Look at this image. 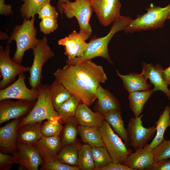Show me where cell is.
<instances>
[{
	"mask_svg": "<svg viewBox=\"0 0 170 170\" xmlns=\"http://www.w3.org/2000/svg\"><path fill=\"white\" fill-rule=\"evenodd\" d=\"M25 79L24 73H21L13 83L1 89L0 91V101L10 99L36 101L38 96V89L28 88Z\"/></svg>",
	"mask_w": 170,
	"mask_h": 170,
	"instance_id": "obj_11",
	"label": "cell"
},
{
	"mask_svg": "<svg viewBox=\"0 0 170 170\" xmlns=\"http://www.w3.org/2000/svg\"><path fill=\"white\" fill-rule=\"evenodd\" d=\"M58 44L64 47V54L69 60L81 56L88 46L85 40L75 30L68 36L60 39Z\"/></svg>",
	"mask_w": 170,
	"mask_h": 170,
	"instance_id": "obj_18",
	"label": "cell"
},
{
	"mask_svg": "<svg viewBox=\"0 0 170 170\" xmlns=\"http://www.w3.org/2000/svg\"><path fill=\"white\" fill-rule=\"evenodd\" d=\"M38 89L37 101L31 111L21 120L19 127L30 123L41 122L45 120H60L53 105L49 85L41 84Z\"/></svg>",
	"mask_w": 170,
	"mask_h": 170,
	"instance_id": "obj_4",
	"label": "cell"
},
{
	"mask_svg": "<svg viewBox=\"0 0 170 170\" xmlns=\"http://www.w3.org/2000/svg\"><path fill=\"white\" fill-rule=\"evenodd\" d=\"M10 47L7 45L4 49L0 46V72L2 79L0 88L3 89L12 82L15 77L22 73L30 71V67L24 66L14 62L9 56Z\"/></svg>",
	"mask_w": 170,
	"mask_h": 170,
	"instance_id": "obj_9",
	"label": "cell"
},
{
	"mask_svg": "<svg viewBox=\"0 0 170 170\" xmlns=\"http://www.w3.org/2000/svg\"><path fill=\"white\" fill-rule=\"evenodd\" d=\"M152 150L155 162L162 159L170 158V139L165 140Z\"/></svg>",
	"mask_w": 170,
	"mask_h": 170,
	"instance_id": "obj_36",
	"label": "cell"
},
{
	"mask_svg": "<svg viewBox=\"0 0 170 170\" xmlns=\"http://www.w3.org/2000/svg\"><path fill=\"white\" fill-rule=\"evenodd\" d=\"M105 120L114 131L126 143L129 141L127 130L124 127L120 110L110 111L103 114Z\"/></svg>",
	"mask_w": 170,
	"mask_h": 170,
	"instance_id": "obj_25",
	"label": "cell"
},
{
	"mask_svg": "<svg viewBox=\"0 0 170 170\" xmlns=\"http://www.w3.org/2000/svg\"><path fill=\"white\" fill-rule=\"evenodd\" d=\"M105 145L113 162L125 164L128 156L132 153L122 139L105 120L99 128Z\"/></svg>",
	"mask_w": 170,
	"mask_h": 170,
	"instance_id": "obj_7",
	"label": "cell"
},
{
	"mask_svg": "<svg viewBox=\"0 0 170 170\" xmlns=\"http://www.w3.org/2000/svg\"><path fill=\"white\" fill-rule=\"evenodd\" d=\"M35 17L31 19H24L21 25L16 26L7 43L15 41L16 49L12 59L15 62L21 64L25 52L32 49L39 39L36 37L37 31L34 26Z\"/></svg>",
	"mask_w": 170,
	"mask_h": 170,
	"instance_id": "obj_3",
	"label": "cell"
},
{
	"mask_svg": "<svg viewBox=\"0 0 170 170\" xmlns=\"http://www.w3.org/2000/svg\"><path fill=\"white\" fill-rule=\"evenodd\" d=\"M78 134L83 141L91 147H105L99 128L79 125Z\"/></svg>",
	"mask_w": 170,
	"mask_h": 170,
	"instance_id": "obj_26",
	"label": "cell"
},
{
	"mask_svg": "<svg viewBox=\"0 0 170 170\" xmlns=\"http://www.w3.org/2000/svg\"><path fill=\"white\" fill-rule=\"evenodd\" d=\"M5 1V0H0V14L8 15L12 14V7L9 4H6Z\"/></svg>",
	"mask_w": 170,
	"mask_h": 170,
	"instance_id": "obj_43",
	"label": "cell"
},
{
	"mask_svg": "<svg viewBox=\"0 0 170 170\" xmlns=\"http://www.w3.org/2000/svg\"><path fill=\"white\" fill-rule=\"evenodd\" d=\"M99 111L103 114L107 112L120 110L118 99L109 91L99 85L96 92Z\"/></svg>",
	"mask_w": 170,
	"mask_h": 170,
	"instance_id": "obj_23",
	"label": "cell"
},
{
	"mask_svg": "<svg viewBox=\"0 0 170 170\" xmlns=\"http://www.w3.org/2000/svg\"><path fill=\"white\" fill-rule=\"evenodd\" d=\"M18 164V162L14 156L9 155L0 152V169L6 170L10 169L11 165Z\"/></svg>",
	"mask_w": 170,
	"mask_h": 170,
	"instance_id": "obj_40",
	"label": "cell"
},
{
	"mask_svg": "<svg viewBox=\"0 0 170 170\" xmlns=\"http://www.w3.org/2000/svg\"><path fill=\"white\" fill-rule=\"evenodd\" d=\"M49 87L53 106L57 111L61 105L72 96L70 93L58 80L55 79Z\"/></svg>",
	"mask_w": 170,
	"mask_h": 170,
	"instance_id": "obj_28",
	"label": "cell"
},
{
	"mask_svg": "<svg viewBox=\"0 0 170 170\" xmlns=\"http://www.w3.org/2000/svg\"><path fill=\"white\" fill-rule=\"evenodd\" d=\"M156 135L151 143L145 147L153 150L165 139L164 136L167 128L170 127V107L167 105L156 122Z\"/></svg>",
	"mask_w": 170,
	"mask_h": 170,
	"instance_id": "obj_24",
	"label": "cell"
},
{
	"mask_svg": "<svg viewBox=\"0 0 170 170\" xmlns=\"http://www.w3.org/2000/svg\"><path fill=\"white\" fill-rule=\"evenodd\" d=\"M57 8L61 14L64 13L67 18L75 17L79 26V34L85 40L89 38L92 31L89 23L93 12L90 0L69 1L57 6Z\"/></svg>",
	"mask_w": 170,
	"mask_h": 170,
	"instance_id": "obj_6",
	"label": "cell"
},
{
	"mask_svg": "<svg viewBox=\"0 0 170 170\" xmlns=\"http://www.w3.org/2000/svg\"><path fill=\"white\" fill-rule=\"evenodd\" d=\"M154 163L152 150L144 146L136 150L130 154L125 165L133 170H148Z\"/></svg>",
	"mask_w": 170,
	"mask_h": 170,
	"instance_id": "obj_19",
	"label": "cell"
},
{
	"mask_svg": "<svg viewBox=\"0 0 170 170\" xmlns=\"http://www.w3.org/2000/svg\"><path fill=\"white\" fill-rule=\"evenodd\" d=\"M41 122H32L19 127L17 142L33 145L42 136Z\"/></svg>",
	"mask_w": 170,
	"mask_h": 170,
	"instance_id": "obj_21",
	"label": "cell"
},
{
	"mask_svg": "<svg viewBox=\"0 0 170 170\" xmlns=\"http://www.w3.org/2000/svg\"><path fill=\"white\" fill-rule=\"evenodd\" d=\"M90 3L99 22L105 26L109 25L120 15L119 0H90Z\"/></svg>",
	"mask_w": 170,
	"mask_h": 170,
	"instance_id": "obj_12",
	"label": "cell"
},
{
	"mask_svg": "<svg viewBox=\"0 0 170 170\" xmlns=\"http://www.w3.org/2000/svg\"><path fill=\"white\" fill-rule=\"evenodd\" d=\"M17 148L13 154L18 164L28 170H37L43 160L39 152L33 145L17 143Z\"/></svg>",
	"mask_w": 170,
	"mask_h": 170,
	"instance_id": "obj_14",
	"label": "cell"
},
{
	"mask_svg": "<svg viewBox=\"0 0 170 170\" xmlns=\"http://www.w3.org/2000/svg\"><path fill=\"white\" fill-rule=\"evenodd\" d=\"M21 120L14 119L0 128V148L3 152L14 153L17 148L18 128Z\"/></svg>",
	"mask_w": 170,
	"mask_h": 170,
	"instance_id": "obj_17",
	"label": "cell"
},
{
	"mask_svg": "<svg viewBox=\"0 0 170 170\" xmlns=\"http://www.w3.org/2000/svg\"><path fill=\"white\" fill-rule=\"evenodd\" d=\"M143 115L130 118L127 131L129 141L135 150L143 147L144 146L156 133L155 125L146 128L142 124Z\"/></svg>",
	"mask_w": 170,
	"mask_h": 170,
	"instance_id": "obj_10",
	"label": "cell"
},
{
	"mask_svg": "<svg viewBox=\"0 0 170 170\" xmlns=\"http://www.w3.org/2000/svg\"><path fill=\"white\" fill-rule=\"evenodd\" d=\"M63 128L61 120L51 121L47 120L41 126V131L43 136L52 137L60 135Z\"/></svg>",
	"mask_w": 170,
	"mask_h": 170,
	"instance_id": "obj_35",
	"label": "cell"
},
{
	"mask_svg": "<svg viewBox=\"0 0 170 170\" xmlns=\"http://www.w3.org/2000/svg\"><path fill=\"white\" fill-rule=\"evenodd\" d=\"M37 14L38 18L41 19L46 17L57 19L58 16V13L56 8L51 5L50 2L45 4Z\"/></svg>",
	"mask_w": 170,
	"mask_h": 170,
	"instance_id": "obj_39",
	"label": "cell"
},
{
	"mask_svg": "<svg viewBox=\"0 0 170 170\" xmlns=\"http://www.w3.org/2000/svg\"><path fill=\"white\" fill-rule=\"evenodd\" d=\"M32 50L34 57L29 71V83L31 88L38 89L41 85L42 67L48 60L54 56V54L48 45L46 37L39 39Z\"/></svg>",
	"mask_w": 170,
	"mask_h": 170,
	"instance_id": "obj_8",
	"label": "cell"
},
{
	"mask_svg": "<svg viewBox=\"0 0 170 170\" xmlns=\"http://www.w3.org/2000/svg\"><path fill=\"white\" fill-rule=\"evenodd\" d=\"M42 170H79L78 166L69 165L61 162L56 159L49 162L43 161L40 168Z\"/></svg>",
	"mask_w": 170,
	"mask_h": 170,
	"instance_id": "obj_37",
	"label": "cell"
},
{
	"mask_svg": "<svg viewBox=\"0 0 170 170\" xmlns=\"http://www.w3.org/2000/svg\"><path fill=\"white\" fill-rule=\"evenodd\" d=\"M55 79L61 83L72 96L82 103L91 105L97 99L96 92L100 84L107 80L102 67L91 60L75 64H68L54 73Z\"/></svg>",
	"mask_w": 170,
	"mask_h": 170,
	"instance_id": "obj_1",
	"label": "cell"
},
{
	"mask_svg": "<svg viewBox=\"0 0 170 170\" xmlns=\"http://www.w3.org/2000/svg\"><path fill=\"white\" fill-rule=\"evenodd\" d=\"M41 20L39 23L40 30L44 34H48L53 32L58 27L56 19L46 17Z\"/></svg>",
	"mask_w": 170,
	"mask_h": 170,
	"instance_id": "obj_38",
	"label": "cell"
},
{
	"mask_svg": "<svg viewBox=\"0 0 170 170\" xmlns=\"http://www.w3.org/2000/svg\"><path fill=\"white\" fill-rule=\"evenodd\" d=\"M92 151L95 167L94 170L105 167L113 162L105 146L92 147Z\"/></svg>",
	"mask_w": 170,
	"mask_h": 170,
	"instance_id": "obj_34",
	"label": "cell"
},
{
	"mask_svg": "<svg viewBox=\"0 0 170 170\" xmlns=\"http://www.w3.org/2000/svg\"><path fill=\"white\" fill-rule=\"evenodd\" d=\"M65 123L60 136L63 146L74 143L78 133V123L75 116L68 119Z\"/></svg>",
	"mask_w": 170,
	"mask_h": 170,
	"instance_id": "obj_30",
	"label": "cell"
},
{
	"mask_svg": "<svg viewBox=\"0 0 170 170\" xmlns=\"http://www.w3.org/2000/svg\"><path fill=\"white\" fill-rule=\"evenodd\" d=\"M75 117L80 125L99 128L105 121L102 113L99 111H93L88 105L83 103L78 105Z\"/></svg>",
	"mask_w": 170,
	"mask_h": 170,
	"instance_id": "obj_20",
	"label": "cell"
},
{
	"mask_svg": "<svg viewBox=\"0 0 170 170\" xmlns=\"http://www.w3.org/2000/svg\"><path fill=\"white\" fill-rule=\"evenodd\" d=\"M131 20L129 17L120 15L113 22L110 31L106 36L92 38L89 42L87 43V48L81 56L71 60L67 59L66 63L75 64L100 57L106 60L110 63L113 64L108 53V43L115 33L120 31L125 30Z\"/></svg>",
	"mask_w": 170,
	"mask_h": 170,
	"instance_id": "obj_2",
	"label": "cell"
},
{
	"mask_svg": "<svg viewBox=\"0 0 170 170\" xmlns=\"http://www.w3.org/2000/svg\"><path fill=\"white\" fill-rule=\"evenodd\" d=\"M23 3L20 10L24 19H30L35 17L42 7L51 0H21Z\"/></svg>",
	"mask_w": 170,
	"mask_h": 170,
	"instance_id": "obj_31",
	"label": "cell"
},
{
	"mask_svg": "<svg viewBox=\"0 0 170 170\" xmlns=\"http://www.w3.org/2000/svg\"><path fill=\"white\" fill-rule=\"evenodd\" d=\"M97 170H133L132 169L122 164L112 162L107 166Z\"/></svg>",
	"mask_w": 170,
	"mask_h": 170,
	"instance_id": "obj_42",
	"label": "cell"
},
{
	"mask_svg": "<svg viewBox=\"0 0 170 170\" xmlns=\"http://www.w3.org/2000/svg\"><path fill=\"white\" fill-rule=\"evenodd\" d=\"M79 148L75 143L63 146L59 152L56 159L65 164L78 166Z\"/></svg>",
	"mask_w": 170,
	"mask_h": 170,
	"instance_id": "obj_29",
	"label": "cell"
},
{
	"mask_svg": "<svg viewBox=\"0 0 170 170\" xmlns=\"http://www.w3.org/2000/svg\"><path fill=\"white\" fill-rule=\"evenodd\" d=\"M80 102L78 98L72 96L61 105L57 111L62 122L65 123L69 118L75 116Z\"/></svg>",
	"mask_w": 170,
	"mask_h": 170,
	"instance_id": "obj_32",
	"label": "cell"
},
{
	"mask_svg": "<svg viewBox=\"0 0 170 170\" xmlns=\"http://www.w3.org/2000/svg\"><path fill=\"white\" fill-rule=\"evenodd\" d=\"M78 166L81 170L94 169L92 147L90 145L85 144L79 148Z\"/></svg>",
	"mask_w": 170,
	"mask_h": 170,
	"instance_id": "obj_33",
	"label": "cell"
},
{
	"mask_svg": "<svg viewBox=\"0 0 170 170\" xmlns=\"http://www.w3.org/2000/svg\"><path fill=\"white\" fill-rule=\"evenodd\" d=\"M37 150L43 161L49 162L56 159L63 146L59 136H42L33 145Z\"/></svg>",
	"mask_w": 170,
	"mask_h": 170,
	"instance_id": "obj_16",
	"label": "cell"
},
{
	"mask_svg": "<svg viewBox=\"0 0 170 170\" xmlns=\"http://www.w3.org/2000/svg\"><path fill=\"white\" fill-rule=\"evenodd\" d=\"M146 10V13L138 14L136 19L131 20L125 29L126 32L133 33L163 27L170 15V3L163 8L151 3Z\"/></svg>",
	"mask_w": 170,
	"mask_h": 170,
	"instance_id": "obj_5",
	"label": "cell"
},
{
	"mask_svg": "<svg viewBox=\"0 0 170 170\" xmlns=\"http://www.w3.org/2000/svg\"><path fill=\"white\" fill-rule=\"evenodd\" d=\"M36 101L19 100L13 101L6 99L0 101V124L12 119L20 118L27 115Z\"/></svg>",
	"mask_w": 170,
	"mask_h": 170,
	"instance_id": "obj_13",
	"label": "cell"
},
{
	"mask_svg": "<svg viewBox=\"0 0 170 170\" xmlns=\"http://www.w3.org/2000/svg\"><path fill=\"white\" fill-rule=\"evenodd\" d=\"M142 70L141 74L154 85L152 89L154 93L160 91L162 92L170 100V90L165 81L163 76L164 69L160 64L155 65L152 64L142 63Z\"/></svg>",
	"mask_w": 170,
	"mask_h": 170,
	"instance_id": "obj_15",
	"label": "cell"
},
{
	"mask_svg": "<svg viewBox=\"0 0 170 170\" xmlns=\"http://www.w3.org/2000/svg\"><path fill=\"white\" fill-rule=\"evenodd\" d=\"M116 72L122 81L124 88L129 93L150 89L151 87V84L147 82V79L141 74L130 73L122 75L117 70Z\"/></svg>",
	"mask_w": 170,
	"mask_h": 170,
	"instance_id": "obj_22",
	"label": "cell"
},
{
	"mask_svg": "<svg viewBox=\"0 0 170 170\" xmlns=\"http://www.w3.org/2000/svg\"><path fill=\"white\" fill-rule=\"evenodd\" d=\"M153 93L152 90L148 89L129 93L130 107L135 117L140 115L144 105Z\"/></svg>",
	"mask_w": 170,
	"mask_h": 170,
	"instance_id": "obj_27",
	"label": "cell"
},
{
	"mask_svg": "<svg viewBox=\"0 0 170 170\" xmlns=\"http://www.w3.org/2000/svg\"><path fill=\"white\" fill-rule=\"evenodd\" d=\"M58 1V3L57 4V6H59L61 4L64 3L67 1H70V0H57Z\"/></svg>",
	"mask_w": 170,
	"mask_h": 170,
	"instance_id": "obj_45",
	"label": "cell"
},
{
	"mask_svg": "<svg viewBox=\"0 0 170 170\" xmlns=\"http://www.w3.org/2000/svg\"><path fill=\"white\" fill-rule=\"evenodd\" d=\"M148 170H170V158L162 159L155 162Z\"/></svg>",
	"mask_w": 170,
	"mask_h": 170,
	"instance_id": "obj_41",
	"label": "cell"
},
{
	"mask_svg": "<svg viewBox=\"0 0 170 170\" xmlns=\"http://www.w3.org/2000/svg\"><path fill=\"white\" fill-rule=\"evenodd\" d=\"M163 76L167 86L170 85V66L164 70Z\"/></svg>",
	"mask_w": 170,
	"mask_h": 170,
	"instance_id": "obj_44",
	"label": "cell"
},
{
	"mask_svg": "<svg viewBox=\"0 0 170 170\" xmlns=\"http://www.w3.org/2000/svg\"><path fill=\"white\" fill-rule=\"evenodd\" d=\"M168 19H170V15H169V16Z\"/></svg>",
	"mask_w": 170,
	"mask_h": 170,
	"instance_id": "obj_46",
	"label": "cell"
}]
</instances>
